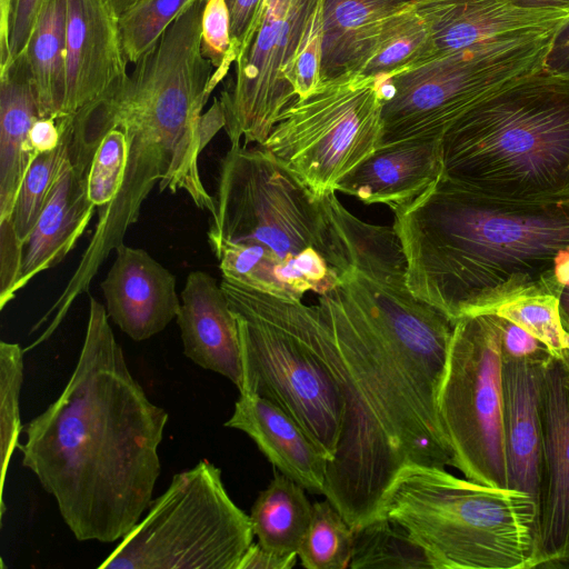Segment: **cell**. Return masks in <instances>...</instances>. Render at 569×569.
Wrapping results in <instances>:
<instances>
[{"mask_svg": "<svg viewBox=\"0 0 569 569\" xmlns=\"http://www.w3.org/2000/svg\"><path fill=\"white\" fill-rule=\"evenodd\" d=\"M497 323L502 359L546 363L552 357L553 353L542 341L517 323L498 315Z\"/></svg>", "mask_w": 569, "mask_h": 569, "instance_id": "35", "label": "cell"}, {"mask_svg": "<svg viewBox=\"0 0 569 569\" xmlns=\"http://www.w3.org/2000/svg\"><path fill=\"white\" fill-rule=\"evenodd\" d=\"M23 349L19 343L0 342V447H1V505L4 513L3 488L11 457L19 447L23 429L20 419V393L23 382Z\"/></svg>", "mask_w": 569, "mask_h": 569, "instance_id": "30", "label": "cell"}, {"mask_svg": "<svg viewBox=\"0 0 569 569\" xmlns=\"http://www.w3.org/2000/svg\"><path fill=\"white\" fill-rule=\"evenodd\" d=\"M13 0H0V67L9 56V34Z\"/></svg>", "mask_w": 569, "mask_h": 569, "instance_id": "41", "label": "cell"}, {"mask_svg": "<svg viewBox=\"0 0 569 569\" xmlns=\"http://www.w3.org/2000/svg\"><path fill=\"white\" fill-rule=\"evenodd\" d=\"M442 172L441 138L379 147L349 172L337 191L391 210L420 196Z\"/></svg>", "mask_w": 569, "mask_h": 569, "instance_id": "19", "label": "cell"}, {"mask_svg": "<svg viewBox=\"0 0 569 569\" xmlns=\"http://www.w3.org/2000/svg\"><path fill=\"white\" fill-rule=\"evenodd\" d=\"M139 0H111L118 16H121Z\"/></svg>", "mask_w": 569, "mask_h": 569, "instance_id": "44", "label": "cell"}, {"mask_svg": "<svg viewBox=\"0 0 569 569\" xmlns=\"http://www.w3.org/2000/svg\"><path fill=\"white\" fill-rule=\"evenodd\" d=\"M208 239L250 242L282 262L318 250L338 273L347 259L318 197L264 148L230 147L221 160Z\"/></svg>", "mask_w": 569, "mask_h": 569, "instance_id": "8", "label": "cell"}, {"mask_svg": "<svg viewBox=\"0 0 569 569\" xmlns=\"http://www.w3.org/2000/svg\"><path fill=\"white\" fill-rule=\"evenodd\" d=\"M562 352H563V353L566 355V357L569 359V349H568V350H565V351H562Z\"/></svg>", "mask_w": 569, "mask_h": 569, "instance_id": "45", "label": "cell"}, {"mask_svg": "<svg viewBox=\"0 0 569 569\" xmlns=\"http://www.w3.org/2000/svg\"><path fill=\"white\" fill-rule=\"evenodd\" d=\"M545 71L569 79V20L557 31Z\"/></svg>", "mask_w": 569, "mask_h": 569, "instance_id": "40", "label": "cell"}, {"mask_svg": "<svg viewBox=\"0 0 569 569\" xmlns=\"http://www.w3.org/2000/svg\"><path fill=\"white\" fill-rule=\"evenodd\" d=\"M400 525L431 569H531L537 505L520 490L409 463L385 495L381 516Z\"/></svg>", "mask_w": 569, "mask_h": 569, "instance_id": "5", "label": "cell"}, {"mask_svg": "<svg viewBox=\"0 0 569 569\" xmlns=\"http://www.w3.org/2000/svg\"><path fill=\"white\" fill-rule=\"evenodd\" d=\"M386 81L361 72L321 81L282 111L260 147L318 197L336 192L380 147Z\"/></svg>", "mask_w": 569, "mask_h": 569, "instance_id": "10", "label": "cell"}, {"mask_svg": "<svg viewBox=\"0 0 569 569\" xmlns=\"http://www.w3.org/2000/svg\"><path fill=\"white\" fill-rule=\"evenodd\" d=\"M177 315L183 353L199 367L243 386L237 320L227 296L209 273L191 271L180 295Z\"/></svg>", "mask_w": 569, "mask_h": 569, "instance_id": "17", "label": "cell"}, {"mask_svg": "<svg viewBox=\"0 0 569 569\" xmlns=\"http://www.w3.org/2000/svg\"><path fill=\"white\" fill-rule=\"evenodd\" d=\"M323 0H261L220 96L231 146L263 144L296 99L293 63Z\"/></svg>", "mask_w": 569, "mask_h": 569, "instance_id": "12", "label": "cell"}, {"mask_svg": "<svg viewBox=\"0 0 569 569\" xmlns=\"http://www.w3.org/2000/svg\"><path fill=\"white\" fill-rule=\"evenodd\" d=\"M101 282L109 319L134 341L161 332L180 309L174 276L144 249L124 243Z\"/></svg>", "mask_w": 569, "mask_h": 569, "instance_id": "15", "label": "cell"}, {"mask_svg": "<svg viewBox=\"0 0 569 569\" xmlns=\"http://www.w3.org/2000/svg\"><path fill=\"white\" fill-rule=\"evenodd\" d=\"M168 412L131 375L106 307L89 299L76 367L59 397L22 431V465L79 541L114 542L141 520L161 472Z\"/></svg>", "mask_w": 569, "mask_h": 569, "instance_id": "2", "label": "cell"}, {"mask_svg": "<svg viewBox=\"0 0 569 569\" xmlns=\"http://www.w3.org/2000/svg\"><path fill=\"white\" fill-rule=\"evenodd\" d=\"M201 49L216 71L210 81L211 92L227 76L237 59L230 33V14L226 0H207L201 20Z\"/></svg>", "mask_w": 569, "mask_h": 569, "instance_id": "33", "label": "cell"}, {"mask_svg": "<svg viewBox=\"0 0 569 569\" xmlns=\"http://www.w3.org/2000/svg\"><path fill=\"white\" fill-rule=\"evenodd\" d=\"M430 54V29L415 3L390 20L358 72L389 79Z\"/></svg>", "mask_w": 569, "mask_h": 569, "instance_id": "27", "label": "cell"}, {"mask_svg": "<svg viewBox=\"0 0 569 569\" xmlns=\"http://www.w3.org/2000/svg\"><path fill=\"white\" fill-rule=\"evenodd\" d=\"M250 517L208 460L173 475L147 513L98 566L106 569H238L253 542Z\"/></svg>", "mask_w": 569, "mask_h": 569, "instance_id": "9", "label": "cell"}, {"mask_svg": "<svg viewBox=\"0 0 569 569\" xmlns=\"http://www.w3.org/2000/svg\"><path fill=\"white\" fill-rule=\"evenodd\" d=\"M541 456L532 568L569 567V359L553 353L542 370Z\"/></svg>", "mask_w": 569, "mask_h": 569, "instance_id": "13", "label": "cell"}, {"mask_svg": "<svg viewBox=\"0 0 569 569\" xmlns=\"http://www.w3.org/2000/svg\"><path fill=\"white\" fill-rule=\"evenodd\" d=\"M238 325L243 386L289 413L333 460L342 426L341 396L308 346L301 301H290L222 278Z\"/></svg>", "mask_w": 569, "mask_h": 569, "instance_id": "7", "label": "cell"}, {"mask_svg": "<svg viewBox=\"0 0 569 569\" xmlns=\"http://www.w3.org/2000/svg\"><path fill=\"white\" fill-rule=\"evenodd\" d=\"M417 9L430 29V57L500 37L560 28L569 20V10L523 9L507 0H430L418 2Z\"/></svg>", "mask_w": 569, "mask_h": 569, "instance_id": "16", "label": "cell"}, {"mask_svg": "<svg viewBox=\"0 0 569 569\" xmlns=\"http://www.w3.org/2000/svg\"><path fill=\"white\" fill-rule=\"evenodd\" d=\"M493 313L527 330L542 341L552 353H561L569 349V333L560 320L558 296H522L500 305Z\"/></svg>", "mask_w": 569, "mask_h": 569, "instance_id": "32", "label": "cell"}, {"mask_svg": "<svg viewBox=\"0 0 569 569\" xmlns=\"http://www.w3.org/2000/svg\"><path fill=\"white\" fill-rule=\"evenodd\" d=\"M407 286L453 321L569 281V200L491 198L440 177L397 207Z\"/></svg>", "mask_w": 569, "mask_h": 569, "instance_id": "3", "label": "cell"}, {"mask_svg": "<svg viewBox=\"0 0 569 569\" xmlns=\"http://www.w3.org/2000/svg\"><path fill=\"white\" fill-rule=\"evenodd\" d=\"M441 174L518 202L569 200V79L545 70L480 101L441 137Z\"/></svg>", "mask_w": 569, "mask_h": 569, "instance_id": "4", "label": "cell"}, {"mask_svg": "<svg viewBox=\"0 0 569 569\" xmlns=\"http://www.w3.org/2000/svg\"><path fill=\"white\" fill-rule=\"evenodd\" d=\"M545 365L502 359V422L508 489L523 491L535 501L540 471L539 395Z\"/></svg>", "mask_w": 569, "mask_h": 569, "instance_id": "20", "label": "cell"}, {"mask_svg": "<svg viewBox=\"0 0 569 569\" xmlns=\"http://www.w3.org/2000/svg\"><path fill=\"white\" fill-rule=\"evenodd\" d=\"M62 129L60 143L38 154L28 168L16 196L11 216L0 221V247L21 252L54 186L71 166L70 117L57 120Z\"/></svg>", "mask_w": 569, "mask_h": 569, "instance_id": "26", "label": "cell"}, {"mask_svg": "<svg viewBox=\"0 0 569 569\" xmlns=\"http://www.w3.org/2000/svg\"><path fill=\"white\" fill-rule=\"evenodd\" d=\"M323 2L317 9L293 63L297 99L310 94L321 82Z\"/></svg>", "mask_w": 569, "mask_h": 569, "instance_id": "34", "label": "cell"}, {"mask_svg": "<svg viewBox=\"0 0 569 569\" xmlns=\"http://www.w3.org/2000/svg\"><path fill=\"white\" fill-rule=\"evenodd\" d=\"M300 323L343 405L322 495L355 531L380 518L406 465L452 467L438 395L456 321L410 291L403 256L378 253L317 305L301 301Z\"/></svg>", "mask_w": 569, "mask_h": 569, "instance_id": "1", "label": "cell"}, {"mask_svg": "<svg viewBox=\"0 0 569 569\" xmlns=\"http://www.w3.org/2000/svg\"><path fill=\"white\" fill-rule=\"evenodd\" d=\"M417 0H323L321 81L358 72L386 26Z\"/></svg>", "mask_w": 569, "mask_h": 569, "instance_id": "22", "label": "cell"}, {"mask_svg": "<svg viewBox=\"0 0 569 569\" xmlns=\"http://www.w3.org/2000/svg\"><path fill=\"white\" fill-rule=\"evenodd\" d=\"M261 0H226L230 14V33L233 49L239 50Z\"/></svg>", "mask_w": 569, "mask_h": 569, "instance_id": "37", "label": "cell"}, {"mask_svg": "<svg viewBox=\"0 0 569 569\" xmlns=\"http://www.w3.org/2000/svg\"><path fill=\"white\" fill-rule=\"evenodd\" d=\"M558 306L562 327L569 333V282L563 284L559 293Z\"/></svg>", "mask_w": 569, "mask_h": 569, "instance_id": "43", "label": "cell"}, {"mask_svg": "<svg viewBox=\"0 0 569 569\" xmlns=\"http://www.w3.org/2000/svg\"><path fill=\"white\" fill-rule=\"evenodd\" d=\"M39 118L26 52L0 68V221L10 218L33 159L30 130Z\"/></svg>", "mask_w": 569, "mask_h": 569, "instance_id": "23", "label": "cell"}, {"mask_svg": "<svg viewBox=\"0 0 569 569\" xmlns=\"http://www.w3.org/2000/svg\"><path fill=\"white\" fill-rule=\"evenodd\" d=\"M94 209L87 192L86 172L71 164L22 243L17 292L69 253L87 229Z\"/></svg>", "mask_w": 569, "mask_h": 569, "instance_id": "21", "label": "cell"}, {"mask_svg": "<svg viewBox=\"0 0 569 569\" xmlns=\"http://www.w3.org/2000/svg\"><path fill=\"white\" fill-rule=\"evenodd\" d=\"M297 555L281 556L252 542L243 555L238 569H290L296 566Z\"/></svg>", "mask_w": 569, "mask_h": 569, "instance_id": "38", "label": "cell"}, {"mask_svg": "<svg viewBox=\"0 0 569 569\" xmlns=\"http://www.w3.org/2000/svg\"><path fill=\"white\" fill-rule=\"evenodd\" d=\"M224 426L247 433L281 473L308 491L323 493L329 456L274 402L254 392H240Z\"/></svg>", "mask_w": 569, "mask_h": 569, "instance_id": "18", "label": "cell"}, {"mask_svg": "<svg viewBox=\"0 0 569 569\" xmlns=\"http://www.w3.org/2000/svg\"><path fill=\"white\" fill-rule=\"evenodd\" d=\"M305 490L279 471L259 493L249 517L262 548L281 556H298L312 516Z\"/></svg>", "mask_w": 569, "mask_h": 569, "instance_id": "24", "label": "cell"}, {"mask_svg": "<svg viewBox=\"0 0 569 569\" xmlns=\"http://www.w3.org/2000/svg\"><path fill=\"white\" fill-rule=\"evenodd\" d=\"M510 3L531 10H569V0H507Z\"/></svg>", "mask_w": 569, "mask_h": 569, "instance_id": "42", "label": "cell"}, {"mask_svg": "<svg viewBox=\"0 0 569 569\" xmlns=\"http://www.w3.org/2000/svg\"><path fill=\"white\" fill-rule=\"evenodd\" d=\"M67 0H44L24 51L40 118H62L66 94Z\"/></svg>", "mask_w": 569, "mask_h": 569, "instance_id": "25", "label": "cell"}, {"mask_svg": "<svg viewBox=\"0 0 569 569\" xmlns=\"http://www.w3.org/2000/svg\"><path fill=\"white\" fill-rule=\"evenodd\" d=\"M193 1L139 0L119 16V29L128 62L136 63Z\"/></svg>", "mask_w": 569, "mask_h": 569, "instance_id": "31", "label": "cell"}, {"mask_svg": "<svg viewBox=\"0 0 569 569\" xmlns=\"http://www.w3.org/2000/svg\"><path fill=\"white\" fill-rule=\"evenodd\" d=\"M353 539V529L328 499L316 502L298 558L307 569L349 568Z\"/></svg>", "mask_w": 569, "mask_h": 569, "instance_id": "29", "label": "cell"}, {"mask_svg": "<svg viewBox=\"0 0 569 569\" xmlns=\"http://www.w3.org/2000/svg\"><path fill=\"white\" fill-rule=\"evenodd\" d=\"M62 129L53 118H38L30 130V143L38 156L54 149L61 141Z\"/></svg>", "mask_w": 569, "mask_h": 569, "instance_id": "39", "label": "cell"}, {"mask_svg": "<svg viewBox=\"0 0 569 569\" xmlns=\"http://www.w3.org/2000/svg\"><path fill=\"white\" fill-rule=\"evenodd\" d=\"M440 420L467 479L508 489L502 422V357L497 315L459 318L438 395Z\"/></svg>", "mask_w": 569, "mask_h": 569, "instance_id": "11", "label": "cell"}, {"mask_svg": "<svg viewBox=\"0 0 569 569\" xmlns=\"http://www.w3.org/2000/svg\"><path fill=\"white\" fill-rule=\"evenodd\" d=\"M127 63L119 16L111 0H67L62 118L76 114L121 83L129 74Z\"/></svg>", "mask_w": 569, "mask_h": 569, "instance_id": "14", "label": "cell"}, {"mask_svg": "<svg viewBox=\"0 0 569 569\" xmlns=\"http://www.w3.org/2000/svg\"><path fill=\"white\" fill-rule=\"evenodd\" d=\"M43 3L44 0H13L9 34V56L6 64L27 50Z\"/></svg>", "mask_w": 569, "mask_h": 569, "instance_id": "36", "label": "cell"}, {"mask_svg": "<svg viewBox=\"0 0 569 569\" xmlns=\"http://www.w3.org/2000/svg\"><path fill=\"white\" fill-rule=\"evenodd\" d=\"M560 28L433 54L396 73L385 84L380 147L441 138L480 101L543 71Z\"/></svg>", "mask_w": 569, "mask_h": 569, "instance_id": "6", "label": "cell"}, {"mask_svg": "<svg viewBox=\"0 0 569 569\" xmlns=\"http://www.w3.org/2000/svg\"><path fill=\"white\" fill-rule=\"evenodd\" d=\"M349 568L431 569L422 548L398 523L378 518L355 530Z\"/></svg>", "mask_w": 569, "mask_h": 569, "instance_id": "28", "label": "cell"}]
</instances>
